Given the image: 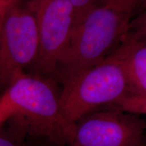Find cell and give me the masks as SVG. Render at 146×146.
Masks as SVG:
<instances>
[{"mask_svg": "<svg viewBox=\"0 0 146 146\" xmlns=\"http://www.w3.org/2000/svg\"><path fill=\"white\" fill-rule=\"evenodd\" d=\"M4 123H5L4 118H3L2 115H1V113H0V126H1L2 124H3Z\"/></svg>", "mask_w": 146, "mask_h": 146, "instance_id": "cell-14", "label": "cell"}, {"mask_svg": "<svg viewBox=\"0 0 146 146\" xmlns=\"http://www.w3.org/2000/svg\"><path fill=\"white\" fill-rule=\"evenodd\" d=\"M39 53L35 14L30 0H22L5 14L0 30V90L33 66Z\"/></svg>", "mask_w": 146, "mask_h": 146, "instance_id": "cell-4", "label": "cell"}, {"mask_svg": "<svg viewBox=\"0 0 146 146\" xmlns=\"http://www.w3.org/2000/svg\"><path fill=\"white\" fill-rule=\"evenodd\" d=\"M60 104L66 119L75 125L99 108L114 106L131 96L125 71L112 54L107 59L62 82Z\"/></svg>", "mask_w": 146, "mask_h": 146, "instance_id": "cell-3", "label": "cell"}, {"mask_svg": "<svg viewBox=\"0 0 146 146\" xmlns=\"http://www.w3.org/2000/svg\"><path fill=\"white\" fill-rule=\"evenodd\" d=\"M35 14L39 53L35 74L53 79L75 26V9L70 0H30Z\"/></svg>", "mask_w": 146, "mask_h": 146, "instance_id": "cell-5", "label": "cell"}, {"mask_svg": "<svg viewBox=\"0 0 146 146\" xmlns=\"http://www.w3.org/2000/svg\"><path fill=\"white\" fill-rule=\"evenodd\" d=\"M145 134L146 123L141 116L114 108L78 120L67 146H141Z\"/></svg>", "mask_w": 146, "mask_h": 146, "instance_id": "cell-6", "label": "cell"}, {"mask_svg": "<svg viewBox=\"0 0 146 146\" xmlns=\"http://www.w3.org/2000/svg\"><path fill=\"white\" fill-rule=\"evenodd\" d=\"M0 30H1V19H0Z\"/></svg>", "mask_w": 146, "mask_h": 146, "instance_id": "cell-16", "label": "cell"}, {"mask_svg": "<svg viewBox=\"0 0 146 146\" xmlns=\"http://www.w3.org/2000/svg\"><path fill=\"white\" fill-rule=\"evenodd\" d=\"M126 112L146 116V96H129L114 106Z\"/></svg>", "mask_w": 146, "mask_h": 146, "instance_id": "cell-9", "label": "cell"}, {"mask_svg": "<svg viewBox=\"0 0 146 146\" xmlns=\"http://www.w3.org/2000/svg\"><path fill=\"white\" fill-rule=\"evenodd\" d=\"M112 2L133 18L146 8V0H112Z\"/></svg>", "mask_w": 146, "mask_h": 146, "instance_id": "cell-12", "label": "cell"}, {"mask_svg": "<svg viewBox=\"0 0 146 146\" xmlns=\"http://www.w3.org/2000/svg\"><path fill=\"white\" fill-rule=\"evenodd\" d=\"M0 113L6 122L15 118L34 135L50 146H67L75 125L66 119L60 104V93L52 79L23 73L0 96Z\"/></svg>", "mask_w": 146, "mask_h": 146, "instance_id": "cell-1", "label": "cell"}, {"mask_svg": "<svg viewBox=\"0 0 146 146\" xmlns=\"http://www.w3.org/2000/svg\"><path fill=\"white\" fill-rule=\"evenodd\" d=\"M141 146H146V134L145 135V137L143 139V143H142Z\"/></svg>", "mask_w": 146, "mask_h": 146, "instance_id": "cell-15", "label": "cell"}, {"mask_svg": "<svg viewBox=\"0 0 146 146\" xmlns=\"http://www.w3.org/2000/svg\"><path fill=\"white\" fill-rule=\"evenodd\" d=\"M22 0H0V19L1 21L5 14L13 8L14 5L21 2Z\"/></svg>", "mask_w": 146, "mask_h": 146, "instance_id": "cell-13", "label": "cell"}, {"mask_svg": "<svg viewBox=\"0 0 146 146\" xmlns=\"http://www.w3.org/2000/svg\"><path fill=\"white\" fill-rule=\"evenodd\" d=\"M132 17L111 1L76 24L58 65L61 82L110 56L127 37Z\"/></svg>", "mask_w": 146, "mask_h": 146, "instance_id": "cell-2", "label": "cell"}, {"mask_svg": "<svg viewBox=\"0 0 146 146\" xmlns=\"http://www.w3.org/2000/svg\"><path fill=\"white\" fill-rule=\"evenodd\" d=\"M70 1L75 9L76 24L90 11L106 5L110 3L112 0H70Z\"/></svg>", "mask_w": 146, "mask_h": 146, "instance_id": "cell-11", "label": "cell"}, {"mask_svg": "<svg viewBox=\"0 0 146 146\" xmlns=\"http://www.w3.org/2000/svg\"><path fill=\"white\" fill-rule=\"evenodd\" d=\"M0 130V146H50L35 136L20 120L10 118Z\"/></svg>", "mask_w": 146, "mask_h": 146, "instance_id": "cell-8", "label": "cell"}, {"mask_svg": "<svg viewBox=\"0 0 146 146\" xmlns=\"http://www.w3.org/2000/svg\"><path fill=\"white\" fill-rule=\"evenodd\" d=\"M112 55L125 71L131 96H146V43L126 37Z\"/></svg>", "mask_w": 146, "mask_h": 146, "instance_id": "cell-7", "label": "cell"}, {"mask_svg": "<svg viewBox=\"0 0 146 146\" xmlns=\"http://www.w3.org/2000/svg\"><path fill=\"white\" fill-rule=\"evenodd\" d=\"M127 38L146 43V8L131 20Z\"/></svg>", "mask_w": 146, "mask_h": 146, "instance_id": "cell-10", "label": "cell"}]
</instances>
